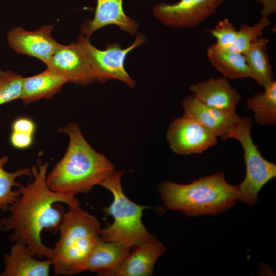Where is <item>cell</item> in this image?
I'll return each mask as SVG.
<instances>
[{
  "instance_id": "1",
  "label": "cell",
  "mask_w": 276,
  "mask_h": 276,
  "mask_svg": "<svg viewBox=\"0 0 276 276\" xmlns=\"http://www.w3.org/2000/svg\"><path fill=\"white\" fill-rule=\"evenodd\" d=\"M49 163H42L40 158L37 165L31 168L33 177L26 185L19 182L20 195L10 206V215L0 220V229L12 231L9 236L11 242L20 241L27 245L35 257L51 259L54 251L45 245L41 240L43 229L56 232L65 212L58 202L68 207L76 208L80 202L75 197H70L51 190L46 182Z\"/></svg>"
},
{
  "instance_id": "2",
  "label": "cell",
  "mask_w": 276,
  "mask_h": 276,
  "mask_svg": "<svg viewBox=\"0 0 276 276\" xmlns=\"http://www.w3.org/2000/svg\"><path fill=\"white\" fill-rule=\"evenodd\" d=\"M57 131L67 134L69 143L63 157L47 174L46 182L51 190L73 197L87 193L115 170L105 155L87 142L78 123L71 122Z\"/></svg>"
},
{
  "instance_id": "3",
  "label": "cell",
  "mask_w": 276,
  "mask_h": 276,
  "mask_svg": "<svg viewBox=\"0 0 276 276\" xmlns=\"http://www.w3.org/2000/svg\"><path fill=\"white\" fill-rule=\"evenodd\" d=\"M158 191L167 209L179 211L189 217L224 212L239 198L237 186L228 183L221 172L189 184L166 180L159 184Z\"/></svg>"
},
{
  "instance_id": "4",
  "label": "cell",
  "mask_w": 276,
  "mask_h": 276,
  "mask_svg": "<svg viewBox=\"0 0 276 276\" xmlns=\"http://www.w3.org/2000/svg\"><path fill=\"white\" fill-rule=\"evenodd\" d=\"M98 220L81 209L69 207L59 227L52 259L55 275H71L85 270L88 257L100 239Z\"/></svg>"
},
{
  "instance_id": "5",
  "label": "cell",
  "mask_w": 276,
  "mask_h": 276,
  "mask_svg": "<svg viewBox=\"0 0 276 276\" xmlns=\"http://www.w3.org/2000/svg\"><path fill=\"white\" fill-rule=\"evenodd\" d=\"M124 173L114 170L100 185L110 191L113 197L110 205L103 209L105 214L113 217V222L101 229L100 238L132 247L157 239L142 222L143 211L149 207L136 204L124 193L121 182Z\"/></svg>"
},
{
  "instance_id": "6",
  "label": "cell",
  "mask_w": 276,
  "mask_h": 276,
  "mask_svg": "<svg viewBox=\"0 0 276 276\" xmlns=\"http://www.w3.org/2000/svg\"><path fill=\"white\" fill-rule=\"evenodd\" d=\"M252 120L250 118H240L227 139L238 140L244 150L246 174L237 186L238 199L247 205L255 204L258 194L269 180L276 176V165L265 159L251 136Z\"/></svg>"
},
{
  "instance_id": "7",
  "label": "cell",
  "mask_w": 276,
  "mask_h": 276,
  "mask_svg": "<svg viewBox=\"0 0 276 276\" xmlns=\"http://www.w3.org/2000/svg\"><path fill=\"white\" fill-rule=\"evenodd\" d=\"M83 45L89 59L96 81L105 83L109 80H118L130 87L135 82L125 69L124 61L127 54L146 41V37L139 34L134 42L123 49L118 42L108 43L105 49L100 50L93 45L89 38L80 35L77 38Z\"/></svg>"
},
{
  "instance_id": "8",
  "label": "cell",
  "mask_w": 276,
  "mask_h": 276,
  "mask_svg": "<svg viewBox=\"0 0 276 276\" xmlns=\"http://www.w3.org/2000/svg\"><path fill=\"white\" fill-rule=\"evenodd\" d=\"M225 0H180L160 2L153 8L155 17L166 26L192 28L213 15Z\"/></svg>"
},
{
  "instance_id": "9",
  "label": "cell",
  "mask_w": 276,
  "mask_h": 276,
  "mask_svg": "<svg viewBox=\"0 0 276 276\" xmlns=\"http://www.w3.org/2000/svg\"><path fill=\"white\" fill-rule=\"evenodd\" d=\"M217 137L197 121L185 116L175 119L167 132L172 151L184 155L202 153L217 144Z\"/></svg>"
},
{
  "instance_id": "10",
  "label": "cell",
  "mask_w": 276,
  "mask_h": 276,
  "mask_svg": "<svg viewBox=\"0 0 276 276\" xmlns=\"http://www.w3.org/2000/svg\"><path fill=\"white\" fill-rule=\"evenodd\" d=\"M46 65L75 84L86 85L96 81L88 55L78 39L67 45L60 44Z\"/></svg>"
},
{
  "instance_id": "11",
  "label": "cell",
  "mask_w": 276,
  "mask_h": 276,
  "mask_svg": "<svg viewBox=\"0 0 276 276\" xmlns=\"http://www.w3.org/2000/svg\"><path fill=\"white\" fill-rule=\"evenodd\" d=\"M53 28L47 25L28 31L15 27L7 33V42L16 53L36 58L47 65L60 45L52 35Z\"/></svg>"
},
{
  "instance_id": "12",
  "label": "cell",
  "mask_w": 276,
  "mask_h": 276,
  "mask_svg": "<svg viewBox=\"0 0 276 276\" xmlns=\"http://www.w3.org/2000/svg\"><path fill=\"white\" fill-rule=\"evenodd\" d=\"M183 116L197 121L211 130L216 137L226 140L240 117L237 112H228L209 106L193 94L182 102Z\"/></svg>"
},
{
  "instance_id": "13",
  "label": "cell",
  "mask_w": 276,
  "mask_h": 276,
  "mask_svg": "<svg viewBox=\"0 0 276 276\" xmlns=\"http://www.w3.org/2000/svg\"><path fill=\"white\" fill-rule=\"evenodd\" d=\"M189 90L202 103L225 111L236 112L241 99L238 91L224 77L192 84Z\"/></svg>"
},
{
  "instance_id": "14",
  "label": "cell",
  "mask_w": 276,
  "mask_h": 276,
  "mask_svg": "<svg viewBox=\"0 0 276 276\" xmlns=\"http://www.w3.org/2000/svg\"><path fill=\"white\" fill-rule=\"evenodd\" d=\"M123 0H97L93 19H87L81 28V35L89 38L97 30L114 25L133 35L137 33L139 24L125 13Z\"/></svg>"
},
{
  "instance_id": "15",
  "label": "cell",
  "mask_w": 276,
  "mask_h": 276,
  "mask_svg": "<svg viewBox=\"0 0 276 276\" xmlns=\"http://www.w3.org/2000/svg\"><path fill=\"white\" fill-rule=\"evenodd\" d=\"M9 253L4 256L5 269L2 276H48L51 259L37 260L26 244L13 242Z\"/></svg>"
},
{
  "instance_id": "16",
  "label": "cell",
  "mask_w": 276,
  "mask_h": 276,
  "mask_svg": "<svg viewBox=\"0 0 276 276\" xmlns=\"http://www.w3.org/2000/svg\"><path fill=\"white\" fill-rule=\"evenodd\" d=\"M165 250V246L157 240L134 246L109 276L151 275L156 261Z\"/></svg>"
},
{
  "instance_id": "17",
  "label": "cell",
  "mask_w": 276,
  "mask_h": 276,
  "mask_svg": "<svg viewBox=\"0 0 276 276\" xmlns=\"http://www.w3.org/2000/svg\"><path fill=\"white\" fill-rule=\"evenodd\" d=\"M68 79L60 72L47 67L43 72L23 77L20 100L26 105L41 99H51L60 93Z\"/></svg>"
},
{
  "instance_id": "18",
  "label": "cell",
  "mask_w": 276,
  "mask_h": 276,
  "mask_svg": "<svg viewBox=\"0 0 276 276\" xmlns=\"http://www.w3.org/2000/svg\"><path fill=\"white\" fill-rule=\"evenodd\" d=\"M131 247L100 239L88 257L85 270L95 272L98 275L109 276L130 252Z\"/></svg>"
},
{
  "instance_id": "19",
  "label": "cell",
  "mask_w": 276,
  "mask_h": 276,
  "mask_svg": "<svg viewBox=\"0 0 276 276\" xmlns=\"http://www.w3.org/2000/svg\"><path fill=\"white\" fill-rule=\"evenodd\" d=\"M206 56L212 65L226 79L251 78V73L243 54L218 48L215 43L208 49Z\"/></svg>"
},
{
  "instance_id": "20",
  "label": "cell",
  "mask_w": 276,
  "mask_h": 276,
  "mask_svg": "<svg viewBox=\"0 0 276 276\" xmlns=\"http://www.w3.org/2000/svg\"><path fill=\"white\" fill-rule=\"evenodd\" d=\"M269 39L260 37L243 53L251 73V78L264 88L274 81L273 72L267 53Z\"/></svg>"
},
{
  "instance_id": "21",
  "label": "cell",
  "mask_w": 276,
  "mask_h": 276,
  "mask_svg": "<svg viewBox=\"0 0 276 276\" xmlns=\"http://www.w3.org/2000/svg\"><path fill=\"white\" fill-rule=\"evenodd\" d=\"M264 89L263 93H256L247 99V107L254 112L257 124L273 126L276 123V81H272Z\"/></svg>"
},
{
  "instance_id": "22",
  "label": "cell",
  "mask_w": 276,
  "mask_h": 276,
  "mask_svg": "<svg viewBox=\"0 0 276 276\" xmlns=\"http://www.w3.org/2000/svg\"><path fill=\"white\" fill-rule=\"evenodd\" d=\"M8 159L6 155L0 157V210L3 212L8 211L9 206L20 195L18 189L13 190V187L19 186V182L17 181L16 179L22 176L33 177L31 168H20L13 172L5 170L4 166Z\"/></svg>"
},
{
  "instance_id": "23",
  "label": "cell",
  "mask_w": 276,
  "mask_h": 276,
  "mask_svg": "<svg viewBox=\"0 0 276 276\" xmlns=\"http://www.w3.org/2000/svg\"><path fill=\"white\" fill-rule=\"evenodd\" d=\"M269 17L261 16L259 21L254 25L242 24L238 30V35L234 44L226 50L244 53L251 44L262 37L263 31L271 24Z\"/></svg>"
},
{
  "instance_id": "24",
  "label": "cell",
  "mask_w": 276,
  "mask_h": 276,
  "mask_svg": "<svg viewBox=\"0 0 276 276\" xmlns=\"http://www.w3.org/2000/svg\"><path fill=\"white\" fill-rule=\"evenodd\" d=\"M23 77L12 71L0 68V105L20 99Z\"/></svg>"
},
{
  "instance_id": "25",
  "label": "cell",
  "mask_w": 276,
  "mask_h": 276,
  "mask_svg": "<svg viewBox=\"0 0 276 276\" xmlns=\"http://www.w3.org/2000/svg\"><path fill=\"white\" fill-rule=\"evenodd\" d=\"M208 31L216 38L214 43L221 49H226L232 45L238 35V30L227 18L220 20L213 29Z\"/></svg>"
},
{
  "instance_id": "26",
  "label": "cell",
  "mask_w": 276,
  "mask_h": 276,
  "mask_svg": "<svg viewBox=\"0 0 276 276\" xmlns=\"http://www.w3.org/2000/svg\"><path fill=\"white\" fill-rule=\"evenodd\" d=\"M34 135L26 133L12 131L10 135L11 145L18 149H25L30 147L33 143Z\"/></svg>"
},
{
  "instance_id": "27",
  "label": "cell",
  "mask_w": 276,
  "mask_h": 276,
  "mask_svg": "<svg viewBox=\"0 0 276 276\" xmlns=\"http://www.w3.org/2000/svg\"><path fill=\"white\" fill-rule=\"evenodd\" d=\"M12 131L26 133L34 135L36 131L35 123L27 117H20L15 119L11 125Z\"/></svg>"
},
{
  "instance_id": "28",
  "label": "cell",
  "mask_w": 276,
  "mask_h": 276,
  "mask_svg": "<svg viewBox=\"0 0 276 276\" xmlns=\"http://www.w3.org/2000/svg\"><path fill=\"white\" fill-rule=\"evenodd\" d=\"M262 5L261 16L269 17L276 13V0H254Z\"/></svg>"
}]
</instances>
